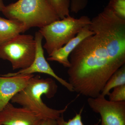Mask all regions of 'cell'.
<instances>
[{
    "label": "cell",
    "instance_id": "16",
    "mask_svg": "<svg viewBox=\"0 0 125 125\" xmlns=\"http://www.w3.org/2000/svg\"><path fill=\"white\" fill-rule=\"evenodd\" d=\"M108 96L109 101L112 102L125 101V84L115 87Z\"/></svg>",
    "mask_w": 125,
    "mask_h": 125
},
{
    "label": "cell",
    "instance_id": "15",
    "mask_svg": "<svg viewBox=\"0 0 125 125\" xmlns=\"http://www.w3.org/2000/svg\"><path fill=\"white\" fill-rule=\"evenodd\" d=\"M83 108L80 109L79 113H76L75 116L68 121L65 120L63 116V114L56 120L57 125H84L82 121V114ZM101 122V120H99L97 123L94 125H99Z\"/></svg>",
    "mask_w": 125,
    "mask_h": 125
},
{
    "label": "cell",
    "instance_id": "12",
    "mask_svg": "<svg viewBox=\"0 0 125 125\" xmlns=\"http://www.w3.org/2000/svg\"><path fill=\"white\" fill-rule=\"evenodd\" d=\"M125 84V64L117 70L111 76L101 92L103 96H108L110 91L115 87Z\"/></svg>",
    "mask_w": 125,
    "mask_h": 125
},
{
    "label": "cell",
    "instance_id": "5",
    "mask_svg": "<svg viewBox=\"0 0 125 125\" xmlns=\"http://www.w3.org/2000/svg\"><path fill=\"white\" fill-rule=\"evenodd\" d=\"M36 51L34 37L19 34L0 45V58L10 61L13 70L24 69L33 62Z\"/></svg>",
    "mask_w": 125,
    "mask_h": 125
},
{
    "label": "cell",
    "instance_id": "10",
    "mask_svg": "<svg viewBox=\"0 0 125 125\" xmlns=\"http://www.w3.org/2000/svg\"><path fill=\"white\" fill-rule=\"evenodd\" d=\"M94 33L90 28L89 24L86 25L69 42L49 55L47 60L57 62L64 67L69 68L70 65L69 58L71 52L83 39Z\"/></svg>",
    "mask_w": 125,
    "mask_h": 125
},
{
    "label": "cell",
    "instance_id": "17",
    "mask_svg": "<svg viewBox=\"0 0 125 125\" xmlns=\"http://www.w3.org/2000/svg\"><path fill=\"white\" fill-rule=\"evenodd\" d=\"M70 11L78 13L87 6L88 0H70Z\"/></svg>",
    "mask_w": 125,
    "mask_h": 125
},
{
    "label": "cell",
    "instance_id": "2",
    "mask_svg": "<svg viewBox=\"0 0 125 125\" xmlns=\"http://www.w3.org/2000/svg\"><path fill=\"white\" fill-rule=\"evenodd\" d=\"M57 88L55 81L52 78L44 79L39 75H34L27 86L10 101L13 103L17 104L34 112L43 120H57L66 111L69 104L63 109H54L45 104L42 97L45 95L48 98L53 97L57 92Z\"/></svg>",
    "mask_w": 125,
    "mask_h": 125
},
{
    "label": "cell",
    "instance_id": "19",
    "mask_svg": "<svg viewBox=\"0 0 125 125\" xmlns=\"http://www.w3.org/2000/svg\"><path fill=\"white\" fill-rule=\"evenodd\" d=\"M5 5H4L3 0H0V11H2Z\"/></svg>",
    "mask_w": 125,
    "mask_h": 125
},
{
    "label": "cell",
    "instance_id": "7",
    "mask_svg": "<svg viewBox=\"0 0 125 125\" xmlns=\"http://www.w3.org/2000/svg\"><path fill=\"white\" fill-rule=\"evenodd\" d=\"M34 38L36 42V54L34 60L32 64L29 67L24 69L20 70L17 72L9 73L1 75L5 76H11L32 74L36 73L46 74L55 79L70 92H74L72 85L69 82L58 76L45 59L42 44L43 38L42 34L39 31L36 32Z\"/></svg>",
    "mask_w": 125,
    "mask_h": 125
},
{
    "label": "cell",
    "instance_id": "11",
    "mask_svg": "<svg viewBox=\"0 0 125 125\" xmlns=\"http://www.w3.org/2000/svg\"><path fill=\"white\" fill-rule=\"evenodd\" d=\"M26 31L24 24L20 21L0 17V45Z\"/></svg>",
    "mask_w": 125,
    "mask_h": 125
},
{
    "label": "cell",
    "instance_id": "14",
    "mask_svg": "<svg viewBox=\"0 0 125 125\" xmlns=\"http://www.w3.org/2000/svg\"><path fill=\"white\" fill-rule=\"evenodd\" d=\"M107 6L117 17L125 20V0H109Z\"/></svg>",
    "mask_w": 125,
    "mask_h": 125
},
{
    "label": "cell",
    "instance_id": "3",
    "mask_svg": "<svg viewBox=\"0 0 125 125\" xmlns=\"http://www.w3.org/2000/svg\"><path fill=\"white\" fill-rule=\"evenodd\" d=\"M1 12L8 19L20 21L27 30L42 28L60 19L48 0H18L5 6Z\"/></svg>",
    "mask_w": 125,
    "mask_h": 125
},
{
    "label": "cell",
    "instance_id": "8",
    "mask_svg": "<svg viewBox=\"0 0 125 125\" xmlns=\"http://www.w3.org/2000/svg\"><path fill=\"white\" fill-rule=\"evenodd\" d=\"M42 120L30 109L15 107L10 102L0 112V125H40Z\"/></svg>",
    "mask_w": 125,
    "mask_h": 125
},
{
    "label": "cell",
    "instance_id": "9",
    "mask_svg": "<svg viewBox=\"0 0 125 125\" xmlns=\"http://www.w3.org/2000/svg\"><path fill=\"white\" fill-rule=\"evenodd\" d=\"M34 75L5 76L0 75V112L16 94L27 86Z\"/></svg>",
    "mask_w": 125,
    "mask_h": 125
},
{
    "label": "cell",
    "instance_id": "4",
    "mask_svg": "<svg viewBox=\"0 0 125 125\" xmlns=\"http://www.w3.org/2000/svg\"><path fill=\"white\" fill-rule=\"evenodd\" d=\"M90 22L87 16L75 19L69 15L40 28L39 31L46 40L43 48L50 55L69 42Z\"/></svg>",
    "mask_w": 125,
    "mask_h": 125
},
{
    "label": "cell",
    "instance_id": "13",
    "mask_svg": "<svg viewBox=\"0 0 125 125\" xmlns=\"http://www.w3.org/2000/svg\"><path fill=\"white\" fill-rule=\"evenodd\" d=\"M60 19L70 15V0H48Z\"/></svg>",
    "mask_w": 125,
    "mask_h": 125
},
{
    "label": "cell",
    "instance_id": "6",
    "mask_svg": "<svg viewBox=\"0 0 125 125\" xmlns=\"http://www.w3.org/2000/svg\"><path fill=\"white\" fill-rule=\"evenodd\" d=\"M87 102L93 111L100 114L101 125H125V101L112 102L101 94L88 98Z\"/></svg>",
    "mask_w": 125,
    "mask_h": 125
},
{
    "label": "cell",
    "instance_id": "18",
    "mask_svg": "<svg viewBox=\"0 0 125 125\" xmlns=\"http://www.w3.org/2000/svg\"><path fill=\"white\" fill-rule=\"evenodd\" d=\"M40 125H57L56 120L48 119L43 120Z\"/></svg>",
    "mask_w": 125,
    "mask_h": 125
},
{
    "label": "cell",
    "instance_id": "1",
    "mask_svg": "<svg viewBox=\"0 0 125 125\" xmlns=\"http://www.w3.org/2000/svg\"><path fill=\"white\" fill-rule=\"evenodd\" d=\"M89 26L94 33L71 52L67 73L74 92L95 98L114 72L125 65V20L106 6L91 20Z\"/></svg>",
    "mask_w": 125,
    "mask_h": 125
}]
</instances>
